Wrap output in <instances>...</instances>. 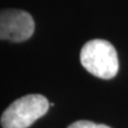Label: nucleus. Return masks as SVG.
Wrapping results in <instances>:
<instances>
[{
  "mask_svg": "<svg viewBox=\"0 0 128 128\" xmlns=\"http://www.w3.org/2000/svg\"><path fill=\"white\" fill-rule=\"evenodd\" d=\"M81 63L88 72L102 80H110L119 71L118 52L112 43L104 39H92L83 45Z\"/></svg>",
  "mask_w": 128,
  "mask_h": 128,
  "instance_id": "obj_1",
  "label": "nucleus"
},
{
  "mask_svg": "<svg viewBox=\"0 0 128 128\" xmlns=\"http://www.w3.org/2000/svg\"><path fill=\"white\" fill-rule=\"evenodd\" d=\"M50 103L45 96L30 94L12 102L1 115L2 128H28L49 110Z\"/></svg>",
  "mask_w": 128,
  "mask_h": 128,
  "instance_id": "obj_2",
  "label": "nucleus"
},
{
  "mask_svg": "<svg viewBox=\"0 0 128 128\" xmlns=\"http://www.w3.org/2000/svg\"><path fill=\"white\" fill-rule=\"evenodd\" d=\"M34 32V20L26 11L17 8L0 10V39L22 43Z\"/></svg>",
  "mask_w": 128,
  "mask_h": 128,
  "instance_id": "obj_3",
  "label": "nucleus"
},
{
  "mask_svg": "<svg viewBox=\"0 0 128 128\" xmlns=\"http://www.w3.org/2000/svg\"><path fill=\"white\" fill-rule=\"evenodd\" d=\"M68 128H110L107 124H95L92 121H87V120H81V121H76L69 126Z\"/></svg>",
  "mask_w": 128,
  "mask_h": 128,
  "instance_id": "obj_4",
  "label": "nucleus"
}]
</instances>
